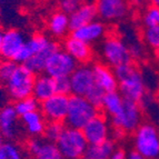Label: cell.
I'll return each instance as SVG.
<instances>
[{"mask_svg":"<svg viewBox=\"0 0 159 159\" xmlns=\"http://www.w3.org/2000/svg\"><path fill=\"white\" fill-rule=\"evenodd\" d=\"M48 27L53 36L62 37L69 30V16L61 11H57L50 17Z\"/></svg>","mask_w":159,"mask_h":159,"instance_id":"25","label":"cell"},{"mask_svg":"<svg viewBox=\"0 0 159 159\" xmlns=\"http://www.w3.org/2000/svg\"><path fill=\"white\" fill-rule=\"evenodd\" d=\"M69 96L55 95L40 103V109L43 118L48 121L62 122L68 114Z\"/></svg>","mask_w":159,"mask_h":159,"instance_id":"9","label":"cell"},{"mask_svg":"<svg viewBox=\"0 0 159 159\" xmlns=\"http://www.w3.org/2000/svg\"><path fill=\"white\" fill-rule=\"evenodd\" d=\"M64 47V50L68 55H70L77 62H86L91 57L90 45H88L84 41H80L71 36L66 39Z\"/></svg>","mask_w":159,"mask_h":159,"instance_id":"19","label":"cell"},{"mask_svg":"<svg viewBox=\"0 0 159 159\" xmlns=\"http://www.w3.org/2000/svg\"><path fill=\"white\" fill-rule=\"evenodd\" d=\"M77 68V61L64 49L59 48L49 58L45 68V74L52 79L69 78Z\"/></svg>","mask_w":159,"mask_h":159,"instance_id":"7","label":"cell"},{"mask_svg":"<svg viewBox=\"0 0 159 159\" xmlns=\"http://www.w3.org/2000/svg\"><path fill=\"white\" fill-rule=\"evenodd\" d=\"M65 126L62 122H55V121H49L46 125L45 131H43V135H45V139L47 141H50V143H56L58 141V139L60 138V136L62 135L65 130Z\"/></svg>","mask_w":159,"mask_h":159,"instance_id":"27","label":"cell"},{"mask_svg":"<svg viewBox=\"0 0 159 159\" xmlns=\"http://www.w3.org/2000/svg\"><path fill=\"white\" fill-rule=\"evenodd\" d=\"M127 159H146L145 157H143L140 154H138L137 151H130L129 154L127 155Z\"/></svg>","mask_w":159,"mask_h":159,"instance_id":"38","label":"cell"},{"mask_svg":"<svg viewBox=\"0 0 159 159\" xmlns=\"http://www.w3.org/2000/svg\"><path fill=\"white\" fill-rule=\"evenodd\" d=\"M97 16H98V12H97V7L95 3H81L79 8L69 16V30L75 31L86 25L95 21Z\"/></svg>","mask_w":159,"mask_h":159,"instance_id":"14","label":"cell"},{"mask_svg":"<svg viewBox=\"0 0 159 159\" xmlns=\"http://www.w3.org/2000/svg\"><path fill=\"white\" fill-rule=\"evenodd\" d=\"M152 5H154L155 7H157V8H159V0H155Z\"/></svg>","mask_w":159,"mask_h":159,"instance_id":"41","label":"cell"},{"mask_svg":"<svg viewBox=\"0 0 159 159\" xmlns=\"http://www.w3.org/2000/svg\"><path fill=\"white\" fill-rule=\"evenodd\" d=\"M141 121V110L137 102L125 100L124 108L118 116L111 118L115 128L121 131H136Z\"/></svg>","mask_w":159,"mask_h":159,"instance_id":"8","label":"cell"},{"mask_svg":"<svg viewBox=\"0 0 159 159\" xmlns=\"http://www.w3.org/2000/svg\"><path fill=\"white\" fill-rule=\"evenodd\" d=\"M71 85V93L74 96L85 97L88 91L95 86L93 68L86 65H82L76 68L71 76L69 77Z\"/></svg>","mask_w":159,"mask_h":159,"instance_id":"10","label":"cell"},{"mask_svg":"<svg viewBox=\"0 0 159 159\" xmlns=\"http://www.w3.org/2000/svg\"><path fill=\"white\" fill-rule=\"evenodd\" d=\"M15 110H16L17 115L20 117L25 116L27 114L30 112L37 111L39 108V101H37L34 97H28V98L21 99L15 102V105H12Z\"/></svg>","mask_w":159,"mask_h":159,"instance_id":"26","label":"cell"},{"mask_svg":"<svg viewBox=\"0 0 159 159\" xmlns=\"http://www.w3.org/2000/svg\"><path fill=\"white\" fill-rule=\"evenodd\" d=\"M119 93L125 100L140 102L146 96V85L140 72L131 64L115 68Z\"/></svg>","mask_w":159,"mask_h":159,"instance_id":"1","label":"cell"},{"mask_svg":"<svg viewBox=\"0 0 159 159\" xmlns=\"http://www.w3.org/2000/svg\"><path fill=\"white\" fill-rule=\"evenodd\" d=\"M64 159H81L88 143L81 130L66 127L56 143Z\"/></svg>","mask_w":159,"mask_h":159,"instance_id":"5","label":"cell"},{"mask_svg":"<svg viewBox=\"0 0 159 159\" xmlns=\"http://www.w3.org/2000/svg\"><path fill=\"white\" fill-rule=\"evenodd\" d=\"M135 148L146 159L159 157V131L152 124H141L135 131Z\"/></svg>","mask_w":159,"mask_h":159,"instance_id":"4","label":"cell"},{"mask_svg":"<svg viewBox=\"0 0 159 159\" xmlns=\"http://www.w3.org/2000/svg\"><path fill=\"white\" fill-rule=\"evenodd\" d=\"M81 3L78 0H62L59 2V7H60L61 12L66 13L67 16H70L71 13H74L75 11L79 8V6Z\"/></svg>","mask_w":159,"mask_h":159,"instance_id":"35","label":"cell"},{"mask_svg":"<svg viewBox=\"0 0 159 159\" xmlns=\"http://www.w3.org/2000/svg\"><path fill=\"white\" fill-rule=\"evenodd\" d=\"M101 51L107 64L114 68L131 64L133 57L127 43L116 36H110L105 39Z\"/></svg>","mask_w":159,"mask_h":159,"instance_id":"6","label":"cell"},{"mask_svg":"<svg viewBox=\"0 0 159 159\" xmlns=\"http://www.w3.org/2000/svg\"><path fill=\"white\" fill-rule=\"evenodd\" d=\"M96 116H98V109L95 108L85 97L74 95L69 97L68 114L65 120L68 127L82 130Z\"/></svg>","mask_w":159,"mask_h":159,"instance_id":"2","label":"cell"},{"mask_svg":"<svg viewBox=\"0 0 159 159\" xmlns=\"http://www.w3.org/2000/svg\"><path fill=\"white\" fill-rule=\"evenodd\" d=\"M55 86H56V93L57 95L68 96L71 93V85L69 78H60V79L55 80Z\"/></svg>","mask_w":159,"mask_h":159,"instance_id":"34","label":"cell"},{"mask_svg":"<svg viewBox=\"0 0 159 159\" xmlns=\"http://www.w3.org/2000/svg\"><path fill=\"white\" fill-rule=\"evenodd\" d=\"M0 159H24L21 149L18 145L7 141L0 149Z\"/></svg>","mask_w":159,"mask_h":159,"instance_id":"29","label":"cell"},{"mask_svg":"<svg viewBox=\"0 0 159 159\" xmlns=\"http://www.w3.org/2000/svg\"><path fill=\"white\" fill-rule=\"evenodd\" d=\"M18 65L12 60H3L0 62V81L7 82L11 78Z\"/></svg>","mask_w":159,"mask_h":159,"instance_id":"33","label":"cell"},{"mask_svg":"<svg viewBox=\"0 0 159 159\" xmlns=\"http://www.w3.org/2000/svg\"><path fill=\"white\" fill-rule=\"evenodd\" d=\"M143 39L149 47L159 50V26L146 28L143 34Z\"/></svg>","mask_w":159,"mask_h":159,"instance_id":"32","label":"cell"},{"mask_svg":"<svg viewBox=\"0 0 159 159\" xmlns=\"http://www.w3.org/2000/svg\"><path fill=\"white\" fill-rule=\"evenodd\" d=\"M105 95H106V93L95 84V86H93L90 90L88 91L87 95L85 96V98L87 99L95 108L98 109L102 106V101H103V98H105Z\"/></svg>","mask_w":159,"mask_h":159,"instance_id":"30","label":"cell"},{"mask_svg":"<svg viewBox=\"0 0 159 159\" xmlns=\"http://www.w3.org/2000/svg\"><path fill=\"white\" fill-rule=\"evenodd\" d=\"M3 137H2V135L0 134V149H1V147H2V145H3Z\"/></svg>","mask_w":159,"mask_h":159,"instance_id":"40","label":"cell"},{"mask_svg":"<svg viewBox=\"0 0 159 159\" xmlns=\"http://www.w3.org/2000/svg\"><path fill=\"white\" fill-rule=\"evenodd\" d=\"M36 76L25 65L17 67L11 78L6 82V90L9 98L15 101L21 100L32 96V89Z\"/></svg>","mask_w":159,"mask_h":159,"instance_id":"3","label":"cell"},{"mask_svg":"<svg viewBox=\"0 0 159 159\" xmlns=\"http://www.w3.org/2000/svg\"><path fill=\"white\" fill-rule=\"evenodd\" d=\"M8 101H9L8 93H7L5 87H1V86H0V109L6 107L7 105H9Z\"/></svg>","mask_w":159,"mask_h":159,"instance_id":"36","label":"cell"},{"mask_svg":"<svg viewBox=\"0 0 159 159\" xmlns=\"http://www.w3.org/2000/svg\"><path fill=\"white\" fill-rule=\"evenodd\" d=\"M88 145H97L109 139V126L102 116H96L81 130Z\"/></svg>","mask_w":159,"mask_h":159,"instance_id":"11","label":"cell"},{"mask_svg":"<svg viewBox=\"0 0 159 159\" xmlns=\"http://www.w3.org/2000/svg\"><path fill=\"white\" fill-rule=\"evenodd\" d=\"M93 68V79L95 84L101 88L106 93L117 91L118 89V80H117L115 72L108 66L97 64Z\"/></svg>","mask_w":159,"mask_h":159,"instance_id":"16","label":"cell"},{"mask_svg":"<svg viewBox=\"0 0 159 159\" xmlns=\"http://www.w3.org/2000/svg\"><path fill=\"white\" fill-rule=\"evenodd\" d=\"M51 43V40H49V38L46 37L45 34H34L31 38L27 40V47L29 48V50L32 52V55L40 52L41 50H43L45 48H47L49 46V43Z\"/></svg>","mask_w":159,"mask_h":159,"instance_id":"28","label":"cell"},{"mask_svg":"<svg viewBox=\"0 0 159 159\" xmlns=\"http://www.w3.org/2000/svg\"><path fill=\"white\" fill-rule=\"evenodd\" d=\"M56 95V86H55V79L47 76L46 74L39 75L36 77L32 89V97L37 101L47 100L50 97Z\"/></svg>","mask_w":159,"mask_h":159,"instance_id":"18","label":"cell"},{"mask_svg":"<svg viewBox=\"0 0 159 159\" xmlns=\"http://www.w3.org/2000/svg\"><path fill=\"white\" fill-rule=\"evenodd\" d=\"M105 30H106L105 29V25L102 22L95 20V21L86 25V26L81 27L79 29L71 31V37L89 45L90 43H93L96 40L100 39L105 34Z\"/></svg>","mask_w":159,"mask_h":159,"instance_id":"20","label":"cell"},{"mask_svg":"<svg viewBox=\"0 0 159 159\" xmlns=\"http://www.w3.org/2000/svg\"><path fill=\"white\" fill-rule=\"evenodd\" d=\"M58 49H59V46L57 45L56 43L51 41L47 48H45V49L41 50L40 52L34 55L25 66L29 69L31 72H34V74H41L43 71H45L47 61L49 60V58H50Z\"/></svg>","mask_w":159,"mask_h":159,"instance_id":"21","label":"cell"},{"mask_svg":"<svg viewBox=\"0 0 159 159\" xmlns=\"http://www.w3.org/2000/svg\"><path fill=\"white\" fill-rule=\"evenodd\" d=\"M28 150L34 159H64L56 143L38 138L28 143Z\"/></svg>","mask_w":159,"mask_h":159,"instance_id":"13","label":"cell"},{"mask_svg":"<svg viewBox=\"0 0 159 159\" xmlns=\"http://www.w3.org/2000/svg\"><path fill=\"white\" fill-rule=\"evenodd\" d=\"M2 34L3 32L0 30V59L2 58Z\"/></svg>","mask_w":159,"mask_h":159,"instance_id":"39","label":"cell"},{"mask_svg":"<svg viewBox=\"0 0 159 159\" xmlns=\"http://www.w3.org/2000/svg\"><path fill=\"white\" fill-rule=\"evenodd\" d=\"M124 101L125 99L121 97L119 91H112V93H108L105 95L101 107L103 108L106 114L114 118L121 112L122 108H124Z\"/></svg>","mask_w":159,"mask_h":159,"instance_id":"24","label":"cell"},{"mask_svg":"<svg viewBox=\"0 0 159 159\" xmlns=\"http://www.w3.org/2000/svg\"><path fill=\"white\" fill-rule=\"evenodd\" d=\"M115 151V143L111 139L97 145H88L82 159H109Z\"/></svg>","mask_w":159,"mask_h":159,"instance_id":"22","label":"cell"},{"mask_svg":"<svg viewBox=\"0 0 159 159\" xmlns=\"http://www.w3.org/2000/svg\"><path fill=\"white\" fill-rule=\"evenodd\" d=\"M27 43L21 31L17 29H9L2 34V58L11 60L17 52Z\"/></svg>","mask_w":159,"mask_h":159,"instance_id":"15","label":"cell"},{"mask_svg":"<svg viewBox=\"0 0 159 159\" xmlns=\"http://www.w3.org/2000/svg\"><path fill=\"white\" fill-rule=\"evenodd\" d=\"M143 25L146 28H151V27L159 26V8L151 5L150 7L146 9L143 16Z\"/></svg>","mask_w":159,"mask_h":159,"instance_id":"31","label":"cell"},{"mask_svg":"<svg viewBox=\"0 0 159 159\" xmlns=\"http://www.w3.org/2000/svg\"><path fill=\"white\" fill-rule=\"evenodd\" d=\"M109 159H127V154L122 149H115Z\"/></svg>","mask_w":159,"mask_h":159,"instance_id":"37","label":"cell"},{"mask_svg":"<svg viewBox=\"0 0 159 159\" xmlns=\"http://www.w3.org/2000/svg\"><path fill=\"white\" fill-rule=\"evenodd\" d=\"M98 16L103 20L112 21L126 16L128 6L122 0H100L96 3Z\"/></svg>","mask_w":159,"mask_h":159,"instance_id":"12","label":"cell"},{"mask_svg":"<svg viewBox=\"0 0 159 159\" xmlns=\"http://www.w3.org/2000/svg\"><path fill=\"white\" fill-rule=\"evenodd\" d=\"M22 124L31 136H39L43 134L46 127V122L43 119V114L40 111H34L30 114H27L21 117Z\"/></svg>","mask_w":159,"mask_h":159,"instance_id":"23","label":"cell"},{"mask_svg":"<svg viewBox=\"0 0 159 159\" xmlns=\"http://www.w3.org/2000/svg\"><path fill=\"white\" fill-rule=\"evenodd\" d=\"M18 115L11 105L0 109V134L3 138L13 139L18 130Z\"/></svg>","mask_w":159,"mask_h":159,"instance_id":"17","label":"cell"}]
</instances>
